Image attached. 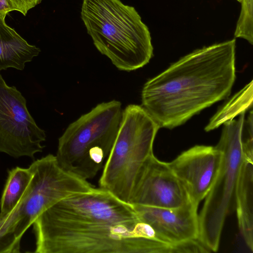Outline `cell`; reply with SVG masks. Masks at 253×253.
<instances>
[{
	"label": "cell",
	"instance_id": "6da1fadb",
	"mask_svg": "<svg viewBox=\"0 0 253 253\" xmlns=\"http://www.w3.org/2000/svg\"><path fill=\"white\" fill-rule=\"evenodd\" d=\"M36 253H166L132 204L96 188L58 202L33 224Z\"/></svg>",
	"mask_w": 253,
	"mask_h": 253
},
{
	"label": "cell",
	"instance_id": "7a4b0ae2",
	"mask_svg": "<svg viewBox=\"0 0 253 253\" xmlns=\"http://www.w3.org/2000/svg\"><path fill=\"white\" fill-rule=\"evenodd\" d=\"M236 40L197 49L144 84L142 106L160 127L172 128L230 94Z\"/></svg>",
	"mask_w": 253,
	"mask_h": 253
},
{
	"label": "cell",
	"instance_id": "3957f363",
	"mask_svg": "<svg viewBox=\"0 0 253 253\" xmlns=\"http://www.w3.org/2000/svg\"><path fill=\"white\" fill-rule=\"evenodd\" d=\"M81 14L95 47L118 69H138L152 57L150 32L134 7L121 0H83Z\"/></svg>",
	"mask_w": 253,
	"mask_h": 253
},
{
	"label": "cell",
	"instance_id": "277c9868",
	"mask_svg": "<svg viewBox=\"0 0 253 253\" xmlns=\"http://www.w3.org/2000/svg\"><path fill=\"white\" fill-rule=\"evenodd\" d=\"M123 110L121 103L98 104L70 124L59 138L55 155L65 169L86 180L103 168L115 142Z\"/></svg>",
	"mask_w": 253,
	"mask_h": 253
},
{
	"label": "cell",
	"instance_id": "5b68a950",
	"mask_svg": "<svg viewBox=\"0 0 253 253\" xmlns=\"http://www.w3.org/2000/svg\"><path fill=\"white\" fill-rule=\"evenodd\" d=\"M160 128L142 106H127L123 110L115 142L103 166L99 187L129 203L138 173L153 154V143Z\"/></svg>",
	"mask_w": 253,
	"mask_h": 253
},
{
	"label": "cell",
	"instance_id": "8992f818",
	"mask_svg": "<svg viewBox=\"0 0 253 253\" xmlns=\"http://www.w3.org/2000/svg\"><path fill=\"white\" fill-rule=\"evenodd\" d=\"M245 114L223 124L215 146L222 153L220 168L198 215L199 239L211 252L217 251L225 218L235 206V189L244 154Z\"/></svg>",
	"mask_w": 253,
	"mask_h": 253
},
{
	"label": "cell",
	"instance_id": "52a82bcc",
	"mask_svg": "<svg viewBox=\"0 0 253 253\" xmlns=\"http://www.w3.org/2000/svg\"><path fill=\"white\" fill-rule=\"evenodd\" d=\"M29 168L33 174L30 190L17 211L15 233L20 239L42 211L61 200L96 188L63 168L52 154L34 161Z\"/></svg>",
	"mask_w": 253,
	"mask_h": 253
},
{
	"label": "cell",
	"instance_id": "ba28073f",
	"mask_svg": "<svg viewBox=\"0 0 253 253\" xmlns=\"http://www.w3.org/2000/svg\"><path fill=\"white\" fill-rule=\"evenodd\" d=\"M45 139V132L29 112L25 98L0 74V152L15 158H34L42 151Z\"/></svg>",
	"mask_w": 253,
	"mask_h": 253
},
{
	"label": "cell",
	"instance_id": "9c48e42d",
	"mask_svg": "<svg viewBox=\"0 0 253 253\" xmlns=\"http://www.w3.org/2000/svg\"><path fill=\"white\" fill-rule=\"evenodd\" d=\"M191 201L182 182L168 163L153 154L144 162L137 175L130 203L133 205L176 208Z\"/></svg>",
	"mask_w": 253,
	"mask_h": 253
},
{
	"label": "cell",
	"instance_id": "30bf717a",
	"mask_svg": "<svg viewBox=\"0 0 253 253\" xmlns=\"http://www.w3.org/2000/svg\"><path fill=\"white\" fill-rule=\"evenodd\" d=\"M222 158L221 151L216 146L196 145L168 163L186 188L191 201L198 206L214 183Z\"/></svg>",
	"mask_w": 253,
	"mask_h": 253
},
{
	"label": "cell",
	"instance_id": "8fae6325",
	"mask_svg": "<svg viewBox=\"0 0 253 253\" xmlns=\"http://www.w3.org/2000/svg\"><path fill=\"white\" fill-rule=\"evenodd\" d=\"M134 206L164 243L173 245L199 238L198 206L191 201L170 209Z\"/></svg>",
	"mask_w": 253,
	"mask_h": 253
},
{
	"label": "cell",
	"instance_id": "7c38bea8",
	"mask_svg": "<svg viewBox=\"0 0 253 253\" xmlns=\"http://www.w3.org/2000/svg\"><path fill=\"white\" fill-rule=\"evenodd\" d=\"M244 158L235 193V206L241 235L253 251V147L244 146Z\"/></svg>",
	"mask_w": 253,
	"mask_h": 253
},
{
	"label": "cell",
	"instance_id": "4fadbf2b",
	"mask_svg": "<svg viewBox=\"0 0 253 253\" xmlns=\"http://www.w3.org/2000/svg\"><path fill=\"white\" fill-rule=\"evenodd\" d=\"M0 17V71L12 68L23 70L41 52L40 48L28 43Z\"/></svg>",
	"mask_w": 253,
	"mask_h": 253
},
{
	"label": "cell",
	"instance_id": "5bb4252c",
	"mask_svg": "<svg viewBox=\"0 0 253 253\" xmlns=\"http://www.w3.org/2000/svg\"><path fill=\"white\" fill-rule=\"evenodd\" d=\"M32 177L29 168L17 167L8 171L0 199V212L7 213L18 209L28 194Z\"/></svg>",
	"mask_w": 253,
	"mask_h": 253
},
{
	"label": "cell",
	"instance_id": "9a60e30c",
	"mask_svg": "<svg viewBox=\"0 0 253 253\" xmlns=\"http://www.w3.org/2000/svg\"><path fill=\"white\" fill-rule=\"evenodd\" d=\"M253 102V81L233 97L211 119L205 127L206 131H211L224 123L234 118L252 107Z\"/></svg>",
	"mask_w": 253,
	"mask_h": 253
},
{
	"label": "cell",
	"instance_id": "2e32d148",
	"mask_svg": "<svg viewBox=\"0 0 253 253\" xmlns=\"http://www.w3.org/2000/svg\"><path fill=\"white\" fill-rule=\"evenodd\" d=\"M17 210L0 212V253H19L21 239L15 233Z\"/></svg>",
	"mask_w": 253,
	"mask_h": 253
},
{
	"label": "cell",
	"instance_id": "e0dca14e",
	"mask_svg": "<svg viewBox=\"0 0 253 253\" xmlns=\"http://www.w3.org/2000/svg\"><path fill=\"white\" fill-rule=\"evenodd\" d=\"M241 10L237 23L234 36L246 40L253 44V0H241Z\"/></svg>",
	"mask_w": 253,
	"mask_h": 253
},
{
	"label": "cell",
	"instance_id": "ac0fdd59",
	"mask_svg": "<svg viewBox=\"0 0 253 253\" xmlns=\"http://www.w3.org/2000/svg\"><path fill=\"white\" fill-rule=\"evenodd\" d=\"M16 9L25 16L28 11L40 4L42 0H10Z\"/></svg>",
	"mask_w": 253,
	"mask_h": 253
},
{
	"label": "cell",
	"instance_id": "d6986e66",
	"mask_svg": "<svg viewBox=\"0 0 253 253\" xmlns=\"http://www.w3.org/2000/svg\"><path fill=\"white\" fill-rule=\"evenodd\" d=\"M16 11L10 0H0V17L5 19L8 13L12 11Z\"/></svg>",
	"mask_w": 253,
	"mask_h": 253
},
{
	"label": "cell",
	"instance_id": "ffe728a7",
	"mask_svg": "<svg viewBox=\"0 0 253 253\" xmlns=\"http://www.w3.org/2000/svg\"><path fill=\"white\" fill-rule=\"evenodd\" d=\"M237 1H238L239 2H241V0H237Z\"/></svg>",
	"mask_w": 253,
	"mask_h": 253
}]
</instances>
